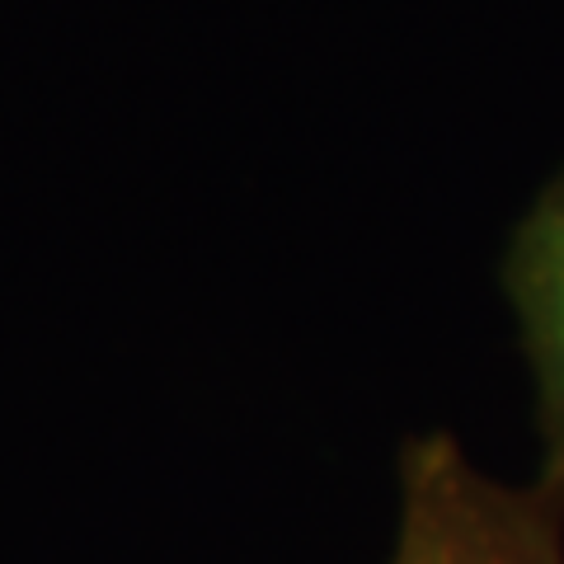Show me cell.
Masks as SVG:
<instances>
[{
  "label": "cell",
  "mask_w": 564,
  "mask_h": 564,
  "mask_svg": "<svg viewBox=\"0 0 564 564\" xmlns=\"http://www.w3.org/2000/svg\"><path fill=\"white\" fill-rule=\"evenodd\" d=\"M391 564H564V499L470 466L452 433L404 447Z\"/></svg>",
  "instance_id": "6da1fadb"
},
{
  "label": "cell",
  "mask_w": 564,
  "mask_h": 564,
  "mask_svg": "<svg viewBox=\"0 0 564 564\" xmlns=\"http://www.w3.org/2000/svg\"><path fill=\"white\" fill-rule=\"evenodd\" d=\"M513 292L527 321V339L541 372V423H545V470L541 485H551L564 499V184L527 221L513 254Z\"/></svg>",
  "instance_id": "7a4b0ae2"
}]
</instances>
